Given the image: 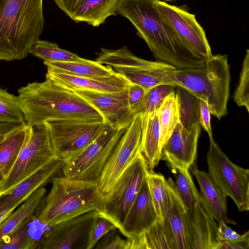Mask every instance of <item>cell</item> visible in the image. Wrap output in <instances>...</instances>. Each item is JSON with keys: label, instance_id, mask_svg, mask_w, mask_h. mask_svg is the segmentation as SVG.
I'll return each instance as SVG.
<instances>
[{"label": "cell", "instance_id": "26", "mask_svg": "<svg viewBox=\"0 0 249 249\" xmlns=\"http://www.w3.org/2000/svg\"><path fill=\"white\" fill-rule=\"evenodd\" d=\"M156 113L160 125V146L161 150L177 124L179 123L178 108L175 91L165 98Z\"/></svg>", "mask_w": 249, "mask_h": 249}, {"label": "cell", "instance_id": "11", "mask_svg": "<svg viewBox=\"0 0 249 249\" xmlns=\"http://www.w3.org/2000/svg\"><path fill=\"white\" fill-rule=\"evenodd\" d=\"M56 158L67 161L87 147L104 129L103 121L56 120L45 123Z\"/></svg>", "mask_w": 249, "mask_h": 249}, {"label": "cell", "instance_id": "8", "mask_svg": "<svg viewBox=\"0 0 249 249\" xmlns=\"http://www.w3.org/2000/svg\"><path fill=\"white\" fill-rule=\"evenodd\" d=\"M25 138L18 157L4 183L3 195L55 158L45 123L25 124Z\"/></svg>", "mask_w": 249, "mask_h": 249}, {"label": "cell", "instance_id": "35", "mask_svg": "<svg viewBox=\"0 0 249 249\" xmlns=\"http://www.w3.org/2000/svg\"><path fill=\"white\" fill-rule=\"evenodd\" d=\"M32 219H27L8 234L0 243V249H36L37 242L28 232V224Z\"/></svg>", "mask_w": 249, "mask_h": 249}, {"label": "cell", "instance_id": "5", "mask_svg": "<svg viewBox=\"0 0 249 249\" xmlns=\"http://www.w3.org/2000/svg\"><path fill=\"white\" fill-rule=\"evenodd\" d=\"M36 212L38 222L49 228L100 207L103 197L98 184L56 176Z\"/></svg>", "mask_w": 249, "mask_h": 249}, {"label": "cell", "instance_id": "7", "mask_svg": "<svg viewBox=\"0 0 249 249\" xmlns=\"http://www.w3.org/2000/svg\"><path fill=\"white\" fill-rule=\"evenodd\" d=\"M125 130L114 129L106 124L98 136L65 162L61 171L63 177L98 184L104 168Z\"/></svg>", "mask_w": 249, "mask_h": 249}, {"label": "cell", "instance_id": "24", "mask_svg": "<svg viewBox=\"0 0 249 249\" xmlns=\"http://www.w3.org/2000/svg\"><path fill=\"white\" fill-rule=\"evenodd\" d=\"M140 151L148 170H153L161 158L160 128L156 113L142 120Z\"/></svg>", "mask_w": 249, "mask_h": 249}, {"label": "cell", "instance_id": "46", "mask_svg": "<svg viewBox=\"0 0 249 249\" xmlns=\"http://www.w3.org/2000/svg\"><path fill=\"white\" fill-rule=\"evenodd\" d=\"M164 1H173V0H163Z\"/></svg>", "mask_w": 249, "mask_h": 249}, {"label": "cell", "instance_id": "21", "mask_svg": "<svg viewBox=\"0 0 249 249\" xmlns=\"http://www.w3.org/2000/svg\"><path fill=\"white\" fill-rule=\"evenodd\" d=\"M200 188V204L204 210L217 221L236 225L228 218L227 196L218 188L207 172L198 169L194 164L190 168Z\"/></svg>", "mask_w": 249, "mask_h": 249}, {"label": "cell", "instance_id": "20", "mask_svg": "<svg viewBox=\"0 0 249 249\" xmlns=\"http://www.w3.org/2000/svg\"><path fill=\"white\" fill-rule=\"evenodd\" d=\"M158 219V215L145 179L120 231L126 238L138 235L149 229Z\"/></svg>", "mask_w": 249, "mask_h": 249}, {"label": "cell", "instance_id": "37", "mask_svg": "<svg viewBox=\"0 0 249 249\" xmlns=\"http://www.w3.org/2000/svg\"><path fill=\"white\" fill-rule=\"evenodd\" d=\"M115 225L99 214L95 218L90 229L88 249L94 248L100 239L107 232L117 230Z\"/></svg>", "mask_w": 249, "mask_h": 249}, {"label": "cell", "instance_id": "25", "mask_svg": "<svg viewBox=\"0 0 249 249\" xmlns=\"http://www.w3.org/2000/svg\"><path fill=\"white\" fill-rule=\"evenodd\" d=\"M46 193L43 187L36 189L2 222L0 225V243L26 220L33 218Z\"/></svg>", "mask_w": 249, "mask_h": 249}, {"label": "cell", "instance_id": "4", "mask_svg": "<svg viewBox=\"0 0 249 249\" xmlns=\"http://www.w3.org/2000/svg\"><path fill=\"white\" fill-rule=\"evenodd\" d=\"M166 77L172 85L206 103L211 114L219 120L227 115L231 76L227 55H212L201 68L168 70Z\"/></svg>", "mask_w": 249, "mask_h": 249}, {"label": "cell", "instance_id": "23", "mask_svg": "<svg viewBox=\"0 0 249 249\" xmlns=\"http://www.w3.org/2000/svg\"><path fill=\"white\" fill-rule=\"evenodd\" d=\"M47 71L74 76L96 78L108 76L115 71L109 66H105L96 61L84 58L78 61H44Z\"/></svg>", "mask_w": 249, "mask_h": 249}, {"label": "cell", "instance_id": "40", "mask_svg": "<svg viewBox=\"0 0 249 249\" xmlns=\"http://www.w3.org/2000/svg\"><path fill=\"white\" fill-rule=\"evenodd\" d=\"M217 235L220 242H235L249 239V231L240 235L227 225L223 221L218 222Z\"/></svg>", "mask_w": 249, "mask_h": 249}, {"label": "cell", "instance_id": "29", "mask_svg": "<svg viewBox=\"0 0 249 249\" xmlns=\"http://www.w3.org/2000/svg\"><path fill=\"white\" fill-rule=\"evenodd\" d=\"M145 179L158 219L162 221L168 204L166 179L161 174L155 173L153 170H148Z\"/></svg>", "mask_w": 249, "mask_h": 249}, {"label": "cell", "instance_id": "10", "mask_svg": "<svg viewBox=\"0 0 249 249\" xmlns=\"http://www.w3.org/2000/svg\"><path fill=\"white\" fill-rule=\"evenodd\" d=\"M209 140L207 153L208 174L222 193L232 199L239 212L248 211L249 170L233 163L213 138Z\"/></svg>", "mask_w": 249, "mask_h": 249}, {"label": "cell", "instance_id": "34", "mask_svg": "<svg viewBox=\"0 0 249 249\" xmlns=\"http://www.w3.org/2000/svg\"><path fill=\"white\" fill-rule=\"evenodd\" d=\"M0 122L26 123L17 96L0 88Z\"/></svg>", "mask_w": 249, "mask_h": 249}, {"label": "cell", "instance_id": "31", "mask_svg": "<svg viewBox=\"0 0 249 249\" xmlns=\"http://www.w3.org/2000/svg\"><path fill=\"white\" fill-rule=\"evenodd\" d=\"M139 236L142 249H174L162 221L159 219L149 229Z\"/></svg>", "mask_w": 249, "mask_h": 249}, {"label": "cell", "instance_id": "14", "mask_svg": "<svg viewBox=\"0 0 249 249\" xmlns=\"http://www.w3.org/2000/svg\"><path fill=\"white\" fill-rule=\"evenodd\" d=\"M155 4L162 18L187 46L206 59L212 56L205 31L186 6H176L161 0H156Z\"/></svg>", "mask_w": 249, "mask_h": 249}, {"label": "cell", "instance_id": "9", "mask_svg": "<svg viewBox=\"0 0 249 249\" xmlns=\"http://www.w3.org/2000/svg\"><path fill=\"white\" fill-rule=\"evenodd\" d=\"M148 169L141 151L116 181L108 195L103 198L97 211L120 231L145 179Z\"/></svg>", "mask_w": 249, "mask_h": 249}, {"label": "cell", "instance_id": "19", "mask_svg": "<svg viewBox=\"0 0 249 249\" xmlns=\"http://www.w3.org/2000/svg\"><path fill=\"white\" fill-rule=\"evenodd\" d=\"M186 221L191 249H217V225L200 204L187 210Z\"/></svg>", "mask_w": 249, "mask_h": 249}, {"label": "cell", "instance_id": "45", "mask_svg": "<svg viewBox=\"0 0 249 249\" xmlns=\"http://www.w3.org/2000/svg\"><path fill=\"white\" fill-rule=\"evenodd\" d=\"M6 177L5 172L0 169V197L3 195V186Z\"/></svg>", "mask_w": 249, "mask_h": 249}, {"label": "cell", "instance_id": "3", "mask_svg": "<svg viewBox=\"0 0 249 249\" xmlns=\"http://www.w3.org/2000/svg\"><path fill=\"white\" fill-rule=\"evenodd\" d=\"M43 0H0V60L26 58L44 26Z\"/></svg>", "mask_w": 249, "mask_h": 249}, {"label": "cell", "instance_id": "15", "mask_svg": "<svg viewBox=\"0 0 249 249\" xmlns=\"http://www.w3.org/2000/svg\"><path fill=\"white\" fill-rule=\"evenodd\" d=\"M73 91L96 110L102 117L104 123L113 128L126 129L137 115L128 105L127 87L112 92Z\"/></svg>", "mask_w": 249, "mask_h": 249}, {"label": "cell", "instance_id": "44", "mask_svg": "<svg viewBox=\"0 0 249 249\" xmlns=\"http://www.w3.org/2000/svg\"><path fill=\"white\" fill-rule=\"evenodd\" d=\"M14 210L4 208L0 202V225Z\"/></svg>", "mask_w": 249, "mask_h": 249}, {"label": "cell", "instance_id": "22", "mask_svg": "<svg viewBox=\"0 0 249 249\" xmlns=\"http://www.w3.org/2000/svg\"><path fill=\"white\" fill-rule=\"evenodd\" d=\"M46 78H50L72 90L112 92L125 89L129 84L122 76L116 72L108 76L86 78L47 71Z\"/></svg>", "mask_w": 249, "mask_h": 249}, {"label": "cell", "instance_id": "38", "mask_svg": "<svg viewBox=\"0 0 249 249\" xmlns=\"http://www.w3.org/2000/svg\"><path fill=\"white\" fill-rule=\"evenodd\" d=\"M95 249H128L127 239L122 238L116 230L110 231L103 236L94 247Z\"/></svg>", "mask_w": 249, "mask_h": 249}, {"label": "cell", "instance_id": "1", "mask_svg": "<svg viewBox=\"0 0 249 249\" xmlns=\"http://www.w3.org/2000/svg\"><path fill=\"white\" fill-rule=\"evenodd\" d=\"M156 0H120L116 13L128 19L158 61L177 70L201 68L206 59L187 46L162 18Z\"/></svg>", "mask_w": 249, "mask_h": 249}, {"label": "cell", "instance_id": "2", "mask_svg": "<svg viewBox=\"0 0 249 249\" xmlns=\"http://www.w3.org/2000/svg\"><path fill=\"white\" fill-rule=\"evenodd\" d=\"M17 97L25 122L30 125L56 120L103 121L97 111L74 91L48 78L20 88Z\"/></svg>", "mask_w": 249, "mask_h": 249}, {"label": "cell", "instance_id": "16", "mask_svg": "<svg viewBox=\"0 0 249 249\" xmlns=\"http://www.w3.org/2000/svg\"><path fill=\"white\" fill-rule=\"evenodd\" d=\"M200 128L198 124L188 130L178 123L161 149V160L173 169H190L196 158Z\"/></svg>", "mask_w": 249, "mask_h": 249}, {"label": "cell", "instance_id": "36", "mask_svg": "<svg viewBox=\"0 0 249 249\" xmlns=\"http://www.w3.org/2000/svg\"><path fill=\"white\" fill-rule=\"evenodd\" d=\"M249 51H246L238 84L233 94V100L240 107H245L249 112Z\"/></svg>", "mask_w": 249, "mask_h": 249}, {"label": "cell", "instance_id": "33", "mask_svg": "<svg viewBox=\"0 0 249 249\" xmlns=\"http://www.w3.org/2000/svg\"><path fill=\"white\" fill-rule=\"evenodd\" d=\"M176 87L171 84H161L147 91L140 114L141 120H146L155 114L165 98L175 91Z\"/></svg>", "mask_w": 249, "mask_h": 249}, {"label": "cell", "instance_id": "30", "mask_svg": "<svg viewBox=\"0 0 249 249\" xmlns=\"http://www.w3.org/2000/svg\"><path fill=\"white\" fill-rule=\"evenodd\" d=\"M30 54L44 61L69 62L82 59L77 54L60 48L55 43L40 39L35 43Z\"/></svg>", "mask_w": 249, "mask_h": 249}, {"label": "cell", "instance_id": "27", "mask_svg": "<svg viewBox=\"0 0 249 249\" xmlns=\"http://www.w3.org/2000/svg\"><path fill=\"white\" fill-rule=\"evenodd\" d=\"M175 93L179 117V123L187 130L199 124V99L184 88L176 86Z\"/></svg>", "mask_w": 249, "mask_h": 249}, {"label": "cell", "instance_id": "17", "mask_svg": "<svg viewBox=\"0 0 249 249\" xmlns=\"http://www.w3.org/2000/svg\"><path fill=\"white\" fill-rule=\"evenodd\" d=\"M120 0H54L57 6L75 22H85L93 27L116 16Z\"/></svg>", "mask_w": 249, "mask_h": 249}, {"label": "cell", "instance_id": "39", "mask_svg": "<svg viewBox=\"0 0 249 249\" xmlns=\"http://www.w3.org/2000/svg\"><path fill=\"white\" fill-rule=\"evenodd\" d=\"M145 93V89L138 85L129 83L127 86L128 105L136 115L141 113Z\"/></svg>", "mask_w": 249, "mask_h": 249}, {"label": "cell", "instance_id": "18", "mask_svg": "<svg viewBox=\"0 0 249 249\" xmlns=\"http://www.w3.org/2000/svg\"><path fill=\"white\" fill-rule=\"evenodd\" d=\"M168 196L166 211L162 222L172 240L174 249H191L186 226L187 209L171 178L166 180Z\"/></svg>", "mask_w": 249, "mask_h": 249}, {"label": "cell", "instance_id": "32", "mask_svg": "<svg viewBox=\"0 0 249 249\" xmlns=\"http://www.w3.org/2000/svg\"><path fill=\"white\" fill-rule=\"evenodd\" d=\"M173 170L175 173L177 189L187 210L193 208L196 203L200 204V194L194 184L189 169Z\"/></svg>", "mask_w": 249, "mask_h": 249}, {"label": "cell", "instance_id": "28", "mask_svg": "<svg viewBox=\"0 0 249 249\" xmlns=\"http://www.w3.org/2000/svg\"><path fill=\"white\" fill-rule=\"evenodd\" d=\"M25 124L11 132L0 143V169L5 172L7 177L15 164L24 141Z\"/></svg>", "mask_w": 249, "mask_h": 249}, {"label": "cell", "instance_id": "12", "mask_svg": "<svg viewBox=\"0 0 249 249\" xmlns=\"http://www.w3.org/2000/svg\"><path fill=\"white\" fill-rule=\"evenodd\" d=\"M142 121L137 114L112 152L98 183L103 198L110 192L116 181L140 152Z\"/></svg>", "mask_w": 249, "mask_h": 249}, {"label": "cell", "instance_id": "41", "mask_svg": "<svg viewBox=\"0 0 249 249\" xmlns=\"http://www.w3.org/2000/svg\"><path fill=\"white\" fill-rule=\"evenodd\" d=\"M200 121L199 124L208 133L209 139L213 138L211 124V112L208 105L202 100H199Z\"/></svg>", "mask_w": 249, "mask_h": 249}, {"label": "cell", "instance_id": "43", "mask_svg": "<svg viewBox=\"0 0 249 249\" xmlns=\"http://www.w3.org/2000/svg\"><path fill=\"white\" fill-rule=\"evenodd\" d=\"M249 239L243 241L228 242H222L219 244L217 249H249Z\"/></svg>", "mask_w": 249, "mask_h": 249}, {"label": "cell", "instance_id": "6", "mask_svg": "<svg viewBox=\"0 0 249 249\" xmlns=\"http://www.w3.org/2000/svg\"><path fill=\"white\" fill-rule=\"evenodd\" d=\"M96 61L111 67L129 83L140 86L146 92L159 85H172L166 77L167 71L176 68L163 62L140 58L126 46L116 50L101 48Z\"/></svg>", "mask_w": 249, "mask_h": 249}, {"label": "cell", "instance_id": "42", "mask_svg": "<svg viewBox=\"0 0 249 249\" xmlns=\"http://www.w3.org/2000/svg\"><path fill=\"white\" fill-rule=\"evenodd\" d=\"M25 123L0 122V143L11 132L21 127Z\"/></svg>", "mask_w": 249, "mask_h": 249}, {"label": "cell", "instance_id": "13", "mask_svg": "<svg viewBox=\"0 0 249 249\" xmlns=\"http://www.w3.org/2000/svg\"><path fill=\"white\" fill-rule=\"evenodd\" d=\"M98 214L95 210L52 226L36 249H88L90 229Z\"/></svg>", "mask_w": 249, "mask_h": 249}]
</instances>
